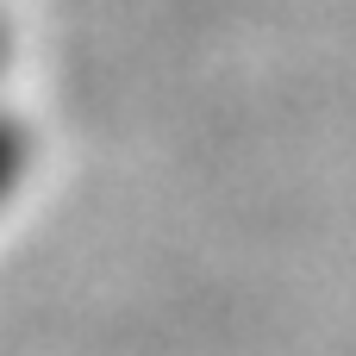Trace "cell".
Instances as JSON below:
<instances>
[{"label":"cell","instance_id":"6da1fadb","mask_svg":"<svg viewBox=\"0 0 356 356\" xmlns=\"http://www.w3.org/2000/svg\"><path fill=\"white\" fill-rule=\"evenodd\" d=\"M31 163H38V138H31L25 113H13V106L0 100V213H6V207L25 194Z\"/></svg>","mask_w":356,"mask_h":356},{"label":"cell","instance_id":"7a4b0ae2","mask_svg":"<svg viewBox=\"0 0 356 356\" xmlns=\"http://www.w3.org/2000/svg\"><path fill=\"white\" fill-rule=\"evenodd\" d=\"M6 63H13V31H6V13H0V75H6Z\"/></svg>","mask_w":356,"mask_h":356}]
</instances>
